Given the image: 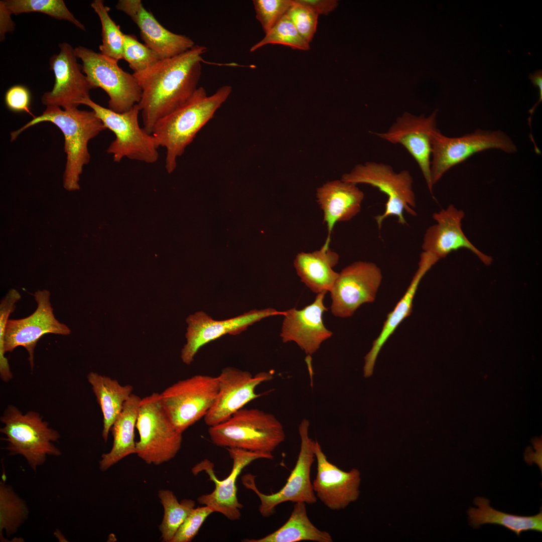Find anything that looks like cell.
<instances>
[{"mask_svg": "<svg viewBox=\"0 0 542 542\" xmlns=\"http://www.w3.org/2000/svg\"><path fill=\"white\" fill-rule=\"evenodd\" d=\"M123 59L127 62L133 73L144 71L161 60L157 53L131 34H124Z\"/></svg>", "mask_w": 542, "mask_h": 542, "instance_id": "d590c367", "label": "cell"}, {"mask_svg": "<svg viewBox=\"0 0 542 542\" xmlns=\"http://www.w3.org/2000/svg\"><path fill=\"white\" fill-rule=\"evenodd\" d=\"M253 4L256 18L266 34L286 14L293 0H253Z\"/></svg>", "mask_w": 542, "mask_h": 542, "instance_id": "8d00e7d4", "label": "cell"}, {"mask_svg": "<svg viewBox=\"0 0 542 542\" xmlns=\"http://www.w3.org/2000/svg\"><path fill=\"white\" fill-rule=\"evenodd\" d=\"M91 7L98 16L101 25L100 53L117 61L123 59L124 34L109 16L110 8L102 0L93 1Z\"/></svg>", "mask_w": 542, "mask_h": 542, "instance_id": "d6a6232c", "label": "cell"}, {"mask_svg": "<svg viewBox=\"0 0 542 542\" xmlns=\"http://www.w3.org/2000/svg\"><path fill=\"white\" fill-rule=\"evenodd\" d=\"M314 451L317 465L312 485L316 497L332 510L345 508L359 497V471L355 468L344 471L330 462L317 441Z\"/></svg>", "mask_w": 542, "mask_h": 542, "instance_id": "ffe728a7", "label": "cell"}, {"mask_svg": "<svg viewBox=\"0 0 542 542\" xmlns=\"http://www.w3.org/2000/svg\"><path fill=\"white\" fill-rule=\"evenodd\" d=\"M431 174L433 186L450 169L475 153L496 149L506 153L516 152L515 145L504 132L478 129L460 137L450 138L437 128L432 141Z\"/></svg>", "mask_w": 542, "mask_h": 542, "instance_id": "4fadbf2b", "label": "cell"}, {"mask_svg": "<svg viewBox=\"0 0 542 542\" xmlns=\"http://www.w3.org/2000/svg\"><path fill=\"white\" fill-rule=\"evenodd\" d=\"M80 104L91 108L105 128L114 133L115 139L106 152L113 155L114 162H120L124 158L148 164L157 162L159 147L154 137L140 126L138 104L122 113L105 108L90 98L83 99Z\"/></svg>", "mask_w": 542, "mask_h": 542, "instance_id": "52a82bcc", "label": "cell"}, {"mask_svg": "<svg viewBox=\"0 0 542 542\" xmlns=\"http://www.w3.org/2000/svg\"><path fill=\"white\" fill-rule=\"evenodd\" d=\"M325 295L318 294L313 303L301 310L286 311L281 333L283 342L294 341L311 355L332 335L323 321V314L328 310L323 302Z\"/></svg>", "mask_w": 542, "mask_h": 542, "instance_id": "7402d4cb", "label": "cell"}, {"mask_svg": "<svg viewBox=\"0 0 542 542\" xmlns=\"http://www.w3.org/2000/svg\"><path fill=\"white\" fill-rule=\"evenodd\" d=\"M382 279L380 268L372 262L357 261L344 268L330 292L332 313L350 317L363 304L374 302Z\"/></svg>", "mask_w": 542, "mask_h": 542, "instance_id": "5bb4252c", "label": "cell"}, {"mask_svg": "<svg viewBox=\"0 0 542 542\" xmlns=\"http://www.w3.org/2000/svg\"><path fill=\"white\" fill-rule=\"evenodd\" d=\"M44 121L55 124L64 135L67 155L65 186L70 190L75 189L78 187L79 176L82 168L90 159L88 149L89 141L106 128L93 110H82L77 107L62 109L60 107L48 106L42 114L12 132L11 141L26 129Z\"/></svg>", "mask_w": 542, "mask_h": 542, "instance_id": "3957f363", "label": "cell"}, {"mask_svg": "<svg viewBox=\"0 0 542 542\" xmlns=\"http://www.w3.org/2000/svg\"><path fill=\"white\" fill-rule=\"evenodd\" d=\"M203 46L195 45L176 56L160 60L150 68L133 73L142 91L138 103L143 128L152 134L156 123L185 103L200 79Z\"/></svg>", "mask_w": 542, "mask_h": 542, "instance_id": "6da1fadb", "label": "cell"}, {"mask_svg": "<svg viewBox=\"0 0 542 542\" xmlns=\"http://www.w3.org/2000/svg\"><path fill=\"white\" fill-rule=\"evenodd\" d=\"M212 442L226 448L272 453L286 438L281 423L257 409H241L226 421L209 427Z\"/></svg>", "mask_w": 542, "mask_h": 542, "instance_id": "277c9868", "label": "cell"}, {"mask_svg": "<svg viewBox=\"0 0 542 542\" xmlns=\"http://www.w3.org/2000/svg\"><path fill=\"white\" fill-rule=\"evenodd\" d=\"M217 377V395L204 418L209 427L226 421L245 404L260 396V394L255 393V388L273 378L269 372H261L253 376L247 371L232 367L223 369Z\"/></svg>", "mask_w": 542, "mask_h": 542, "instance_id": "2e32d148", "label": "cell"}, {"mask_svg": "<svg viewBox=\"0 0 542 542\" xmlns=\"http://www.w3.org/2000/svg\"><path fill=\"white\" fill-rule=\"evenodd\" d=\"M319 15H327L338 6L336 0H295Z\"/></svg>", "mask_w": 542, "mask_h": 542, "instance_id": "60d3db41", "label": "cell"}, {"mask_svg": "<svg viewBox=\"0 0 542 542\" xmlns=\"http://www.w3.org/2000/svg\"><path fill=\"white\" fill-rule=\"evenodd\" d=\"M141 399L138 395L132 393L112 425L110 432L113 438V445L110 451L103 454L99 461L101 471L107 470L125 457L136 454L134 429Z\"/></svg>", "mask_w": 542, "mask_h": 542, "instance_id": "4316f807", "label": "cell"}, {"mask_svg": "<svg viewBox=\"0 0 542 542\" xmlns=\"http://www.w3.org/2000/svg\"><path fill=\"white\" fill-rule=\"evenodd\" d=\"M339 259L338 254L323 245L312 252L297 254L294 266L301 281L316 294L330 292L339 273L333 270Z\"/></svg>", "mask_w": 542, "mask_h": 542, "instance_id": "484cf974", "label": "cell"}, {"mask_svg": "<svg viewBox=\"0 0 542 542\" xmlns=\"http://www.w3.org/2000/svg\"><path fill=\"white\" fill-rule=\"evenodd\" d=\"M286 311L273 308L251 310L241 315L224 320H215L200 311L190 315L186 338L187 342L181 350L182 361L190 365L198 350L204 345L226 334L235 335L261 319L270 316L285 315Z\"/></svg>", "mask_w": 542, "mask_h": 542, "instance_id": "ac0fdd59", "label": "cell"}, {"mask_svg": "<svg viewBox=\"0 0 542 542\" xmlns=\"http://www.w3.org/2000/svg\"><path fill=\"white\" fill-rule=\"evenodd\" d=\"M341 180L357 184L363 183L377 188L387 197L384 212L374 217L378 227L390 216H395L401 225L407 224L404 211L415 216L416 198L413 190V178L407 170L395 172L389 165L369 162L358 164Z\"/></svg>", "mask_w": 542, "mask_h": 542, "instance_id": "ba28073f", "label": "cell"}, {"mask_svg": "<svg viewBox=\"0 0 542 542\" xmlns=\"http://www.w3.org/2000/svg\"><path fill=\"white\" fill-rule=\"evenodd\" d=\"M231 92V86L224 85L207 95L205 89L199 87L185 103L156 123L152 134L159 147L166 150L165 168L168 173L174 171L178 158Z\"/></svg>", "mask_w": 542, "mask_h": 542, "instance_id": "7a4b0ae2", "label": "cell"}, {"mask_svg": "<svg viewBox=\"0 0 542 542\" xmlns=\"http://www.w3.org/2000/svg\"><path fill=\"white\" fill-rule=\"evenodd\" d=\"M103 415L102 437L108 440L110 429L122 411L126 400L132 393L130 385H121L117 380L90 372L87 376Z\"/></svg>", "mask_w": 542, "mask_h": 542, "instance_id": "83f0119b", "label": "cell"}, {"mask_svg": "<svg viewBox=\"0 0 542 542\" xmlns=\"http://www.w3.org/2000/svg\"><path fill=\"white\" fill-rule=\"evenodd\" d=\"M464 212L450 204L433 215L436 223L430 226L424 234L422 249L439 260L461 248L470 250L485 263L491 258L482 253L467 238L462 229Z\"/></svg>", "mask_w": 542, "mask_h": 542, "instance_id": "603a6c76", "label": "cell"}, {"mask_svg": "<svg viewBox=\"0 0 542 542\" xmlns=\"http://www.w3.org/2000/svg\"><path fill=\"white\" fill-rule=\"evenodd\" d=\"M37 307L31 315L20 319H9L4 332L0 335V375L4 380H10L13 374L5 353L22 346L28 351L31 369L34 366V352L39 340L45 334L68 335L69 328L57 320L50 302V293L39 290L34 295Z\"/></svg>", "mask_w": 542, "mask_h": 542, "instance_id": "8992f818", "label": "cell"}, {"mask_svg": "<svg viewBox=\"0 0 542 542\" xmlns=\"http://www.w3.org/2000/svg\"><path fill=\"white\" fill-rule=\"evenodd\" d=\"M158 496L164 508L162 521L159 526L162 541L171 542L172 539L186 518L195 508V501L183 499L179 502L173 492L160 490Z\"/></svg>", "mask_w": 542, "mask_h": 542, "instance_id": "1f68e13d", "label": "cell"}, {"mask_svg": "<svg viewBox=\"0 0 542 542\" xmlns=\"http://www.w3.org/2000/svg\"><path fill=\"white\" fill-rule=\"evenodd\" d=\"M29 509L23 500L9 485L0 484V537L5 532L8 536L15 534L27 520Z\"/></svg>", "mask_w": 542, "mask_h": 542, "instance_id": "4dcf8cb0", "label": "cell"}, {"mask_svg": "<svg viewBox=\"0 0 542 542\" xmlns=\"http://www.w3.org/2000/svg\"><path fill=\"white\" fill-rule=\"evenodd\" d=\"M213 512L210 507L205 505L194 508L180 526L171 542L191 541L207 517Z\"/></svg>", "mask_w": 542, "mask_h": 542, "instance_id": "f35d334b", "label": "cell"}, {"mask_svg": "<svg viewBox=\"0 0 542 542\" xmlns=\"http://www.w3.org/2000/svg\"><path fill=\"white\" fill-rule=\"evenodd\" d=\"M4 426L0 432L5 436L6 449L10 455L23 457L36 471L48 456L58 457L61 451L54 444L60 437L58 432L49 427L40 414L34 411L23 414L16 406L9 405L1 418Z\"/></svg>", "mask_w": 542, "mask_h": 542, "instance_id": "5b68a950", "label": "cell"}, {"mask_svg": "<svg viewBox=\"0 0 542 542\" xmlns=\"http://www.w3.org/2000/svg\"><path fill=\"white\" fill-rule=\"evenodd\" d=\"M60 52L50 58V68L53 71L55 83L51 91L42 97L46 106L62 107L63 109L77 107L84 99L90 98L93 87L82 72L74 49L68 43L59 44Z\"/></svg>", "mask_w": 542, "mask_h": 542, "instance_id": "d6986e66", "label": "cell"}, {"mask_svg": "<svg viewBox=\"0 0 542 542\" xmlns=\"http://www.w3.org/2000/svg\"><path fill=\"white\" fill-rule=\"evenodd\" d=\"M311 540L332 542L331 535L319 529L308 518L306 503H295L288 520L274 532L259 539H245L248 542H297Z\"/></svg>", "mask_w": 542, "mask_h": 542, "instance_id": "f546056e", "label": "cell"}, {"mask_svg": "<svg viewBox=\"0 0 542 542\" xmlns=\"http://www.w3.org/2000/svg\"><path fill=\"white\" fill-rule=\"evenodd\" d=\"M233 461L230 474L219 480L213 470V464L207 459L198 463L192 469L194 475L205 471L215 484L214 490L210 493L200 496L198 502L210 507L214 512L222 514L230 520H236L241 516L242 505L237 497L236 480L242 470L252 461L259 459H273L272 453L253 452L238 448H227Z\"/></svg>", "mask_w": 542, "mask_h": 542, "instance_id": "9a60e30c", "label": "cell"}, {"mask_svg": "<svg viewBox=\"0 0 542 542\" xmlns=\"http://www.w3.org/2000/svg\"><path fill=\"white\" fill-rule=\"evenodd\" d=\"M0 3L12 15L42 13L56 19L66 20L86 31L84 26L69 11L63 0H5Z\"/></svg>", "mask_w": 542, "mask_h": 542, "instance_id": "836d02e7", "label": "cell"}, {"mask_svg": "<svg viewBox=\"0 0 542 542\" xmlns=\"http://www.w3.org/2000/svg\"><path fill=\"white\" fill-rule=\"evenodd\" d=\"M282 44L294 49L308 50V43L299 33L295 26L285 14L260 41L253 45L250 51L253 52L267 44Z\"/></svg>", "mask_w": 542, "mask_h": 542, "instance_id": "e575fe53", "label": "cell"}, {"mask_svg": "<svg viewBox=\"0 0 542 542\" xmlns=\"http://www.w3.org/2000/svg\"><path fill=\"white\" fill-rule=\"evenodd\" d=\"M116 8L127 15L138 26L145 45L161 60L173 57L190 49L194 41L185 35L174 33L164 27L140 0H119Z\"/></svg>", "mask_w": 542, "mask_h": 542, "instance_id": "44dd1931", "label": "cell"}, {"mask_svg": "<svg viewBox=\"0 0 542 542\" xmlns=\"http://www.w3.org/2000/svg\"><path fill=\"white\" fill-rule=\"evenodd\" d=\"M309 421L303 419L299 427L301 438L300 450L296 465L291 471L285 486L278 492L266 495L260 492L255 483V476L246 474L242 478L243 485L257 495L260 504V513L264 517H269L275 512V508L285 502H303L314 504L317 497L311 481V469L315 456L314 451L315 441L309 436Z\"/></svg>", "mask_w": 542, "mask_h": 542, "instance_id": "7c38bea8", "label": "cell"}, {"mask_svg": "<svg viewBox=\"0 0 542 542\" xmlns=\"http://www.w3.org/2000/svg\"><path fill=\"white\" fill-rule=\"evenodd\" d=\"M316 196L328 230L324 244L329 246L335 224L350 220L356 216L360 211L364 195L356 184L341 180L327 182L318 188Z\"/></svg>", "mask_w": 542, "mask_h": 542, "instance_id": "cb8c5ba5", "label": "cell"}, {"mask_svg": "<svg viewBox=\"0 0 542 542\" xmlns=\"http://www.w3.org/2000/svg\"><path fill=\"white\" fill-rule=\"evenodd\" d=\"M74 52L93 88L100 87L108 95V108L122 113L139 103L142 89L133 74L123 70L118 61L81 46Z\"/></svg>", "mask_w": 542, "mask_h": 542, "instance_id": "8fae6325", "label": "cell"}, {"mask_svg": "<svg viewBox=\"0 0 542 542\" xmlns=\"http://www.w3.org/2000/svg\"><path fill=\"white\" fill-rule=\"evenodd\" d=\"M287 15L300 35L310 43L316 31L318 15L295 0Z\"/></svg>", "mask_w": 542, "mask_h": 542, "instance_id": "74e56055", "label": "cell"}, {"mask_svg": "<svg viewBox=\"0 0 542 542\" xmlns=\"http://www.w3.org/2000/svg\"><path fill=\"white\" fill-rule=\"evenodd\" d=\"M477 508L470 507L467 513L470 525L478 528L484 524L501 525L514 532L517 536L529 530L542 531V511L532 516L508 514L491 507L488 499L476 497L473 501Z\"/></svg>", "mask_w": 542, "mask_h": 542, "instance_id": "f1b7e54d", "label": "cell"}, {"mask_svg": "<svg viewBox=\"0 0 542 542\" xmlns=\"http://www.w3.org/2000/svg\"><path fill=\"white\" fill-rule=\"evenodd\" d=\"M30 92L24 86H13L6 92L5 102L7 106L12 111H25L31 114L30 110Z\"/></svg>", "mask_w": 542, "mask_h": 542, "instance_id": "ab89813d", "label": "cell"}, {"mask_svg": "<svg viewBox=\"0 0 542 542\" xmlns=\"http://www.w3.org/2000/svg\"><path fill=\"white\" fill-rule=\"evenodd\" d=\"M136 428L140 440L136 454L147 464L160 465L175 457L182 442L165 412L160 394L154 392L141 399Z\"/></svg>", "mask_w": 542, "mask_h": 542, "instance_id": "9c48e42d", "label": "cell"}, {"mask_svg": "<svg viewBox=\"0 0 542 542\" xmlns=\"http://www.w3.org/2000/svg\"><path fill=\"white\" fill-rule=\"evenodd\" d=\"M12 14L5 6L0 3V38L1 41L5 39V34L11 32L15 29V24L11 19Z\"/></svg>", "mask_w": 542, "mask_h": 542, "instance_id": "b9f144b4", "label": "cell"}, {"mask_svg": "<svg viewBox=\"0 0 542 542\" xmlns=\"http://www.w3.org/2000/svg\"><path fill=\"white\" fill-rule=\"evenodd\" d=\"M437 261L432 255L422 252L418 268L410 285L393 309L387 315L378 336L373 341L371 350L364 357L363 370L365 377L372 375L376 358L385 343L400 323L411 314L413 301L421 281Z\"/></svg>", "mask_w": 542, "mask_h": 542, "instance_id": "d4e9b609", "label": "cell"}, {"mask_svg": "<svg viewBox=\"0 0 542 542\" xmlns=\"http://www.w3.org/2000/svg\"><path fill=\"white\" fill-rule=\"evenodd\" d=\"M218 387L217 377L198 374L179 380L160 393L162 404L178 432L183 433L204 418Z\"/></svg>", "mask_w": 542, "mask_h": 542, "instance_id": "30bf717a", "label": "cell"}, {"mask_svg": "<svg viewBox=\"0 0 542 542\" xmlns=\"http://www.w3.org/2000/svg\"><path fill=\"white\" fill-rule=\"evenodd\" d=\"M437 112L436 110L428 117L404 112L386 131L376 133L383 140L393 144H400L406 149L417 162L432 195V141L433 134L437 129Z\"/></svg>", "mask_w": 542, "mask_h": 542, "instance_id": "e0dca14e", "label": "cell"}, {"mask_svg": "<svg viewBox=\"0 0 542 542\" xmlns=\"http://www.w3.org/2000/svg\"><path fill=\"white\" fill-rule=\"evenodd\" d=\"M529 79L531 80V83L534 86H537L539 89V99L538 101L530 109L528 112L530 113V116L529 117L528 120L529 123H530L531 116L534 112L536 107L541 102L542 100V71L541 70H538L533 73L530 74Z\"/></svg>", "mask_w": 542, "mask_h": 542, "instance_id": "7bdbcfd3", "label": "cell"}]
</instances>
